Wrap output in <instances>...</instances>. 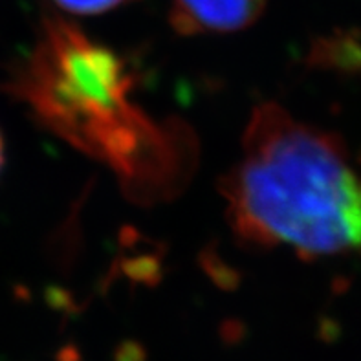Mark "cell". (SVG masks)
I'll list each match as a JSON object with an SVG mask.
<instances>
[{
    "label": "cell",
    "instance_id": "obj_5",
    "mask_svg": "<svg viewBox=\"0 0 361 361\" xmlns=\"http://www.w3.org/2000/svg\"><path fill=\"white\" fill-rule=\"evenodd\" d=\"M4 160H6L4 140H2V134H0V171H2V167H4Z\"/></svg>",
    "mask_w": 361,
    "mask_h": 361
},
{
    "label": "cell",
    "instance_id": "obj_3",
    "mask_svg": "<svg viewBox=\"0 0 361 361\" xmlns=\"http://www.w3.org/2000/svg\"><path fill=\"white\" fill-rule=\"evenodd\" d=\"M268 0H171L169 23L180 35L233 33L261 18Z\"/></svg>",
    "mask_w": 361,
    "mask_h": 361
},
{
    "label": "cell",
    "instance_id": "obj_4",
    "mask_svg": "<svg viewBox=\"0 0 361 361\" xmlns=\"http://www.w3.org/2000/svg\"><path fill=\"white\" fill-rule=\"evenodd\" d=\"M55 8L72 15H101L136 0H51Z\"/></svg>",
    "mask_w": 361,
    "mask_h": 361
},
{
    "label": "cell",
    "instance_id": "obj_1",
    "mask_svg": "<svg viewBox=\"0 0 361 361\" xmlns=\"http://www.w3.org/2000/svg\"><path fill=\"white\" fill-rule=\"evenodd\" d=\"M134 88L121 55L57 13L44 15L35 48L6 82L42 127L114 171L133 200H167L188 182L195 142L183 125L154 121Z\"/></svg>",
    "mask_w": 361,
    "mask_h": 361
},
{
    "label": "cell",
    "instance_id": "obj_2",
    "mask_svg": "<svg viewBox=\"0 0 361 361\" xmlns=\"http://www.w3.org/2000/svg\"><path fill=\"white\" fill-rule=\"evenodd\" d=\"M243 243L302 259L361 257V156L275 103L253 110L237 164L220 180Z\"/></svg>",
    "mask_w": 361,
    "mask_h": 361
}]
</instances>
